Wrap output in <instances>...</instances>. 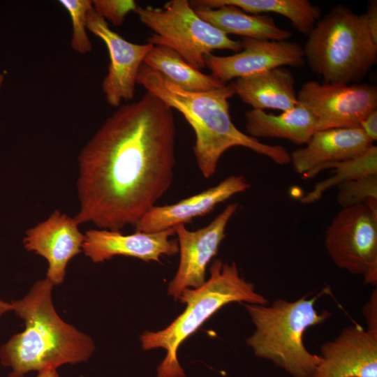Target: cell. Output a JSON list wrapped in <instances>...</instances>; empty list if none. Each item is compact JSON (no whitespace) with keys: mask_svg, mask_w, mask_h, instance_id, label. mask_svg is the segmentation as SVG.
<instances>
[{"mask_svg":"<svg viewBox=\"0 0 377 377\" xmlns=\"http://www.w3.org/2000/svg\"><path fill=\"white\" fill-rule=\"evenodd\" d=\"M175 138L172 109L152 93L119 106L78 156L77 223L135 226L172 183Z\"/></svg>","mask_w":377,"mask_h":377,"instance_id":"cell-1","label":"cell"},{"mask_svg":"<svg viewBox=\"0 0 377 377\" xmlns=\"http://www.w3.org/2000/svg\"><path fill=\"white\" fill-rule=\"evenodd\" d=\"M136 83L180 112L191 125L195 135L194 156L204 177H212L221 156L235 146L246 147L281 165L290 163V153L284 147L263 143L235 126L228 103L235 94L232 82L210 91H187L142 64Z\"/></svg>","mask_w":377,"mask_h":377,"instance_id":"cell-2","label":"cell"},{"mask_svg":"<svg viewBox=\"0 0 377 377\" xmlns=\"http://www.w3.org/2000/svg\"><path fill=\"white\" fill-rule=\"evenodd\" d=\"M53 286L47 278L39 280L24 297L10 302L25 327L0 347V363L10 369L9 377L83 362L94 351L92 339L57 314Z\"/></svg>","mask_w":377,"mask_h":377,"instance_id":"cell-3","label":"cell"},{"mask_svg":"<svg viewBox=\"0 0 377 377\" xmlns=\"http://www.w3.org/2000/svg\"><path fill=\"white\" fill-rule=\"evenodd\" d=\"M209 278L198 288L184 289L179 300L185 310L167 327L157 332L146 331L140 337L145 350L162 348L166 355L157 368V377H185L177 351L188 337L223 306L231 302L267 304L269 301L255 290L254 285L239 274L235 262L215 260Z\"/></svg>","mask_w":377,"mask_h":377,"instance_id":"cell-4","label":"cell"},{"mask_svg":"<svg viewBox=\"0 0 377 377\" xmlns=\"http://www.w3.org/2000/svg\"><path fill=\"white\" fill-rule=\"evenodd\" d=\"M319 295H304L293 301L277 299L270 305L246 304L255 327L246 342L254 355L272 362L292 377H311L321 358L307 350L304 335L331 316L327 310L316 309Z\"/></svg>","mask_w":377,"mask_h":377,"instance_id":"cell-5","label":"cell"},{"mask_svg":"<svg viewBox=\"0 0 377 377\" xmlns=\"http://www.w3.org/2000/svg\"><path fill=\"white\" fill-rule=\"evenodd\" d=\"M304 59L325 83H358L377 61V43L365 13L339 5L319 19L307 35Z\"/></svg>","mask_w":377,"mask_h":377,"instance_id":"cell-6","label":"cell"},{"mask_svg":"<svg viewBox=\"0 0 377 377\" xmlns=\"http://www.w3.org/2000/svg\"><path fill=\"white\" fill-rule=\"evenodd\" d=\"M134 12L154 32L149 43L172 49L200 71L205 67L204 57L215 50H242V40L203 20L187 0H171L161 8L138 6Z\"/></svg>","mask_w":377,"mask_h":377,"instance_id":"cell-7","label":"cell"},{"mask_svg":"<svg viewBox=\"0 0 377 377\" xmlns=\"http://www.w3.org/2000/svg\"><path fill=\"white\" fill-rule=\"evenodd\" d=\"M325 246L337 267L377 285V199L341 209L325 234Z\"/></svg>","mask_w":377,"mask_h":377,"instance_id":"cell-8","label":"cell"},{"mask_svg":"<svg viewBox=\"0 0 377 377\" xmlns=\"http://www.w3.org/2000/svg\"><path fill=\"white\" fill-rule=\"evenodd\" d=\"M317 121V131L329 128H360L361 122L377 109V87L366 83L350 84L307 81L297 93Z\"/></svg>","mask_w":377,"mask_h":377,"instance_id":"cell-9","label":"cell"},{"mask_svg":"<svg viewBox=\"0 0 377 377\" xmlns=\"http://www.w3.org/2000/svg\"><path fill=\"white\" fill-rule=\"evenodd\" d=\"M238 207L237 202L228 204L210 223L195 231L187 230L183 224L175 227L180 260L168 285V295L179 299L184 289L198 288L204 284L207 265L216 255L226 236V226Z\"/></svg>","mask_w":377,"mask_h":377,"instance_id":"cell-10","label":"cell"},{"mask_svg":"<svg viewBox=\"0 0 377 377\" xmlns=\"http://www.w3.org/2000/svg\"><path fill=\"white\" fill-rule=\"evenodd\" d=\"M87 29L107 46L110 61L102 90L110 106L119 107L122 101L133 98L139 69L154 45L135 44L125 40L110 29L107 21L93 8L87 14Z\"/></svg>","mask_w":377,"mask_h":377,"instance_id":"cell-11","label":"cell"},{"mask_svg":"<svg viewBox=\"0 0 377 377\" xmlns=\"http://www.w3.org/2000/svg\"><path fill=\"white\" fill-rule=\"evenodd\" d=\"M242 43V50L234 54L204 57L205 66L224 84L283 66L298 68L304 64L303 47L299 43L248 38H243Z\"/></svg>","mask_w":377,"mask_h":377,"instance_id":"cell-12","label":"cell"},{"mask_svg":"<svg viewBox=\"0 0 377 377\" xmlns=\"http://www.w3.org/2000/svg\"><path fill=\"white\" fill-rule=\"evenodd\" d=\"M320 356L311 377H377V332L346 327L321 346Z\"/></svg>","mask_w":377,"mask_h":377,"instance_id":"cell-13","label":"cell"},{"mask_svg":"<svg viewBox=\"0 0 377 377\" xmlns=\"http://www.w3.org/2000/svg\"><path fill=\"white\" fill-rule=\"evenodd\" d=\"M79 225L74 217L55 210L25 232V249L47 260L46 278L54 286L64 281L68 262L82 251L84 234L80 231Z\"/></svg>","mask_w":377,"mask_h":377,"instance_id":"cell-14","label":"cell"},{"mask_svg":"<svg viewBox=\"0 0 377 377\" xmlns=\"http://www.w3.org/2000/svg\"><path fill=\"white\" fill-rule=\"evenodd\" d=\"M175 234V228L154 232L135 231L131 235L108 229H91L84 233L82 251L96 263L116 256L160 262L163 255L171 256L179 252L177 241L170 239Z\"/></svg>","mask_w":377,"mask_h":377,"instance_id":"cell-15","label":"cell"},{"mask_svg":"<svg viewBox=\"0 0 377 377\" xmlns=\"http://www.w3.org/2000/svg\"><path fill=\"white\" fill-rule=\"evenodd\" d=\"M373 143L360 128L321 130L304 147L290 154V163L302 178L311 179L331 165L362 153Z\"/></svg>","mask_w":377,"mask_h":377,"instance_id":"cell-16","label":"cell"},{"mask_svg":"<svg viewBox=\"0 0 377 377\" xmlns=\"http://www.w3.org/2000/svg\"><path fill=\"white\" fill-rule=\"evenodd\" d=\"M244 176L232 175L217 185L177 203L151 207L135 225L136 232H154L189 223L210 213L219 203L250 187Z\"/></svg>","mask_w":377,"mask_h":377,"instance_id":"cell-17","label":"cell"},{"mask_svg":"<svg viewBox=\"0 0 377 377\" xmlns=\"http://www.w3.org/2000/svg\"><path fill=\"white\" fill-rule=\"evenodd\" d=\"M232 83L235 94L253 110L285 112L299 103L293 75L283 67L239 77Z\"/></svg>","mask_w":377,"mask_h":377,"instance_id":"cell-18","label":"cell"},{"mask_svg":"<svg viewBox=\"0 0 377 377\" xmlns=\"http://www.w3.org/2000/svg\"><path fill=\"white\" fill-rule=\"evenodd\" d=\"M246 130L255 138L287 140L297 145H305L317 131V121L313 112L304 104L279 114L261 110L245 113Z\"/></svg>","mask_w":377,"mask_h":377,"instance_id":"cell-19","label":"cell"},{"mask_svg":"<svg viewBox=\"0 0 377 377\" xmlns=\"http://www.w3.org/2000/svg\"><path fill=\"white\" fill-rule=\"evenodd\" d=\"M193 9L200 18L227 35L270 40H286L291 36L288 30L279 27L273 17L267 14L247 13L232 5Z\"/></svg>","mask_w":377,"mask_h":377,"instance_id":"cell-20","label":"cell"},{"mask_svg":"<svg viewBox=\"0 0 377 377\" xmlns=\"http://www.w3.org/2000/svg\"><path fill=\"white\" fill-rule=\"evenodd\" d=\"M193 8L237 6L250 14L276 13L290 20L299 32L308 35L320 19V8L308 0H193Z\"/></svg>","mask_w":377,"mask_h":377,"instance_id":"cell-21","label":"cell"},{"mask_svg":"<svg viewBox=\"0 0 377 377\" xmlns=\"http://www.w3.org/2000/svg\"><path fill=\"white\" fill-rule=\"evenodd\" d=\"M143 64L180 88L191 91H206L226 85L214 75H207L187 63L168 47L154 45Z\"/></svg>","mask_w":377,"mask_h":377,"instance_id":"cell-22","label":"cell"},{"mask_svg":"<svg viewBox=\"0 0 377 377\" xmlns=\"http://www.w3.org/2000/svg\"><path fill=\"white\" fill-rule=\"evenodd\" d=\"M330 168L333 170V175L316 184L311 191L301 198V202H315L322 198L325 191L343 182L377 175V147L372 145L362 153L350 159L334 163Z\"/></svg>","mask_w":377,"mask_h":377,"instance_id":"cell-23","label":"cell"},{"mask_svg":"<svg viewBox=\"0 0 377 377\" xmlns=\"http://www.w3.org/2000/svg\"><path fill=\"white\" fill-rule=\"evenodd\" d=\"M68 12L73 26L71 45L75 52L85 54L92 51V45L87 34V17L93 8L91 0H61L59 1Z\"/></svg>","mask_w":377,"mask_h":377,"instance_id":"cell-24","label":"cell"},{"mask_svg":"<svg viewBox=\"0 0 377 377\" xmlns=\"http://www.w3.org/2000/svg\"><path fill=\"white\" fill-rule=\"evenodd\" d=\"M337 187V202L341 208L364 204L377 199V175L349 180Z\"/></svg>","mask_w":377,"mask_h":377,"instance_id":"cell-25","label":"cell"},{"mask_svg":"<svg viewBox=\"0 0 377 377\" xmlns=\"http://www.w3.org/2000/svg\"><path fill=\"white\" fill-rule=\"evenodd\" d=\"M95 12L113 25L121 26L126 15L136 9L133 0H92Z\"/></svg>","mask_w":377,"mask_h":377,"instance_id":"cell-26","label":"cell"},{"mask_svg":"<svg viewBox=\"0 0 377 377\" xmlns=\"http://www.w3.org/2000/svg\"><path fill=\"white\" fill-rule=\"evenodd\" d=\"M367 330L377 332V290L375 288L362 309Z\"/></svg>","mask_w":377,"mask_h":377,"instance_id":"cell-27","label":"cell"},{"mask_svg":"<svg viewBox=\"0 0 377 377\" xmlns=\"http://www.w3.org/2000/svg\"><path fill=\"white\" fill-rule=\"evenodd\" d=\"M360 128L373 142L377 140V109L364 118L360 124Z\"/></svg>","mask_w":377,"mask_h":377,"instance_id":"cell-28","label":"cell"},{"mask_svg":"<svg viewBox=\"0 0 377 377\" xmlns=\"http://www.w3.org/2000/svg\"><path fill=\"white\" fill-rule=\"evenodd\" d=\"M367 23L374 40L377 43V1H369L365 13Z\"/></svg>","mask_w":377,"mask_h":377,"instance_id":"cell-29","label":"cell"},{"mask_svg":"<svg viewBox=\"0 0 377 377\" xmlns=\"http://www.w3.org/2000/svg\"><path fill=\"white\" fill-rule=\"evenodd\" d=\"M36 377H59L57 369L47 368L38 372Z\"/></svg>","mask_w":377,"mask_h":377,"instance_id":"cell-30","label":"cell"},{"mask_svg":"<svg viewBox=\"0 0 377 377\" xmlns=\"http://www.w3.org/2000/svg\"><path fill=\"white\" fill-rule=\"evenodd\" d=\"M13 310V307L10 302H5L0 300V317H1L6 313Z\"/></svg>","mask_w":377,"mask_h":377,"instance_id":"cell-31","label":"cell"}]
</instances>
